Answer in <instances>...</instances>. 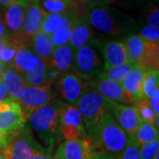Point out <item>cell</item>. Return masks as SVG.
Wrapping results in <instances>:
<instances>
[{"label":"cell","mask_w":159,"mask_h":159,"mask_svg":"<svg viewBox=\"0 0 159 159\" xmlns=\"http://www.w3.org/2000/svg\"><path fill=\"white\" fill-rule=\"evenodd\" d=\"M139 36H141L142 39L147 41V42L159 43L158 29H155L152 27H149V26H145L141 29Z\"/></svg>","instance_id":"d590c367"},{"label":"cell","mask_w":159,"mask_h":159,"mask_svg":"<svg viewBox=\"0 0 159 159\" xmlns=\"http://www.w3.org/2000/svg\"><path fill=\"white\" fill-rule=\"evenodd\" d=\"M88 82L90 89L97 91L110 101L123 104H131L120 83L98 78L89 80Z\"/></svg>","instance_id":"9a60e30c"},{"label":"cell","mask_w":159,"mask_h":159,"mask_svg":"<svg viewBox=\"0 0 159 159\" xmlns=\"http://www.w3.org/2000/svg\"><path fill=\"white\" fill-rule=\"evenodd\" d=\"M153 159H159V154H157V156H156V157H155Z\"/></svg>","instance_id":"681fc988"},{"label":"cell","mask_w":159,"mask_h":159,"mask_svg":"<svg viewBox=\"0 0 159 159\" xmlns=\"http://www.w3.org/2000/svg\"><path fill=\"white\" fill-rule=\"evenodd\" d=\"M46 66L44 62L38 57V63L36 67L29 73L22 74L28 87H42L46 86L45 84V73Z\"/></svg>","instance_id":"f1b7e54d"},{"label":"cell","mask_w":159,"mask_h":159,"mask_svg":"<svg viewBox=\"0 0 159 159\" xmlns=\"http://www.w3.org/2000/svg\"><path fill=\"white\" fill-rule=\"evenodd\" d=\"M89 89L88 80L73 72L63 74L57 82L58 95L65 102L75 106L83 93Z\"/></svg>","instance_id":"ba28073f"},{"label":"cell","mask_w":159,"mask_h":159,"mask_svg":"<svg viewBox=\"0 0 159 159\" xmlns=\"http://www.w3.org/2000/svg\"><path fill=\"white\" fill-rule=\"evenodd\" d=\"M123 43L127 51L129 62L139 66L145 51V41L141 36L133 34L125 38Z\"/></svg>","instance_id":"d4e9b609"},{"label":"cell","mask_w":159,"mask_h":159,"mask_svg":"<svg viewBox=\"0 0 159 159\" xmlns=\"http://www.w3.org/2000/svg\"><path fill=\"white\" fill-rule=\"evenodd\" d=\"M74 52L75 51L69 43L55 48L49 66L62 74L69 73L73 70Z\"/></svg>","instance_id":"44dd1931"},{"label":"cell","mask_w":159,"mask_h":159,"mask_svg":"<svg viewBox=\"0 0 159 159\" xmlns=\"http://www.w3.org/2000/svg\"><path fill=\"white\" fill-rule=\"evenodd\" d=\"M37 4L46 13L72 14L77 17L85 13V9L74 0H38Z\"/></svg>","instance_id":"d6986e66"},{"label":"cell","mask_w":159,"mask_h":159,"mask_svg":"<svg viewBox=\"0 0 159 159\" xmlns=\"http://www.w3.org/2000/svg\"><path fill=\"white\" fill-rule=\"evenodd\" d=\"M45 14V11L37 3H30L25 7L22 32L20 38L17 39L22 45H30L33 36L41 29V25Z\"/></svg>","instance_id":"7c38bea8"},{"label":"cell","mask_w":159,"mask_h":159,"mask_svg":"<svg viewBox=\"0 0 159 159\" xmlns=\"http://www.w3.org/2000/svg\"><path fill=\"white\" fill-rule=\"evenodd\" d=\"M8 39H9V38H2V37H0V50H1V48L7 43Z\"/></svg>","instance_id":"f6af8a7d"},{"label":"cell","mask_w":159,"mask_h":159,"mask_svg":"<svg viewBox=\"0 0 159 159\" xmlns=\"http://www.w3.org/2000/svg\"><path fill=\"white\" fill-rule=\"evenodd\" d=\"M100 50L104 59L103 68H111L130 63L125 43L121 41H106L100 45Z\"/></svg>","instance_id":"5bb4252c"},{"label":"cell","mask_w":159,"mask_h":159,"mask_svg":"<svg viewBox=\"0 0 159 159\" xmlns=\"http://www.w3.org/2000/svg\"><path fill=\"white\" fill-rule=\"evenodd\" d=\"M98 159H106V158H104V157H98Z\"/></svg>","instance_id":"816d5d0a"},{"label":"cell","mask_w":159,"mask_h":159,"mask_svg":"<svg viewBox=\"0 0 159 159\" xmlns=\"http://www.w3.org/2000/svg\"><path fill=\"white\" fill-rule=\"evenodd\" d=\"M0 84H2V80H1V75H0Z\"/></svg>","instance_id":"f5cc1de1"},{"label":"cell","mask_w":159,"mask_h":159,"mask_svg":"<svg viewBox=\"0 0 159 159\" xmlns=\"http://www.w3.org/2000/svg\"><path fill=\"white\" fill-rule=\"evenodd\" d=\"M27 119L19 102L10 110L0 111V150L26 125Z\"/></svg>","instance_id":"30bf717a"},{"label":"cell","mask_w":159,"mask_h":159,"mask_svg":"<svg viewBox=\"0 0 159 159\" xmlns=\"http://www.w3.org/2000/svg\"><path fill=\"white\" fill-rule=\"evenodd\" d=\"M90 139L66 141L58 145L52 159H98Z\"/></svg>","instance_id":"9c48e42d"},{"label":"cell","mask_w":159,"mask_h":159,"mask_svg":"<svg viewBox=\"0 0 159 159\" xmlns=\"http://www.w3.org/2000/svg\"><path fill=\"white\" fill-rule=\"evenodd\" d=\"M145 41V40H144ZM139 67L142 69L159 68V43L145 41V51Z\"/></svg>","instance_id":"4316f807"},{"label":"cell","mask_w":159,"mask_h":159,"mask_svg":"<svg viewBox=\"0 0 159 159\" xmlns=\"http://www.w3.org/2000/svg\"><path fill=\"white\" fill-rule=\"evenodd\" d=\"M159 72L155 69H145L144 79L142 82V97L144 99H149L153 92L158 89Z\"/></svg>","instance_id":"f546056e"},{"label":"cell","mask_w":159,"mask_h":159,"mask_svg":"<svg viewBox=\"0 0 159 159\" xmlns=\"http://www.w3.org/2000/svg\"><path fill=\"white\" fill-rule=\"evenodd\" d=\"M31 159H52V151L45 148L41 152L34 155Z\"/></svg>","instance_id":"b9f144b4"},{"label":"cell","mask_w":159,"mask_h":159,"mask_svg":"<svg viewBox=\"0 0 159 159\" xmlns=\"http://www.w3.org/2000/svg\"><path fill=\"white\" fill-rule=\"evenodd\" d=\"M90 140L99 157L117 159L132 138L120 127L110 111L103 117L95 136Z\"/></svg>","instance_id":"6da1fadb"},{"label":"cell","mask_w":159,"mask_h":159,"mask_svg":"<svg viewBox=\"0 0 159 159\" xmlns=\"http://www.w3.org/2000/svg\"><path fill=\"white\" fill-rule=\"evenodd\" d=\"M86 16L92 29L102 34L117 35L121 33V27L117 22L111 11L104 4H97L86 8Z\"/></svg>","instance_id":"52a82bcc"},{"label":"cell","mask_w":159,"mask_h":159,"mask_svg":"<svg viewBox=\"0 0 159 159\" xmlns=\"http://www.w3.org/2000/svg\"><path fill=\"white\" fill-rule=\"evenodd\" d=\"M113 102L92 89L86 90L77 102V108L85 125L89 139L97 133L103 117L111 111Z\"/></svg>","instance_id":"3957f363"},{"label":"cell","mask_w":159,"mask_h":159,"mask_svg":"<svg viewBox=\"0 0 159 159\" xmlns=\"http://www.w3.org/2000/svg\"><path fill=\"white\" fill-rule=\"evenodd\" d=\"M144 74L145 69L135 66L120 84L131 104L143 98L142 89Z\"/></svg>","instance_id":"e0dca14e"},{"label":"cell","mask_w":159,"mask_h":159,"mask_svg":"<svg viewBox=\"0 0 159 159\" xmlns=\"http://www.w3.org/2000/svg\"><path fill=\"white\" fill-rule=\"evenodd\" d=\"M102 63L97 51L91 45H85L74 52L73 70L87 80L95 79L102 72Z\"/></svg>","instance_id":"8992f818"},{"label":"cell","mask_w":159,"mask_h":159,"mask_svg":"<svg viewBox=\"0 0 159 159\" xmlns=\"http://www.w3.org/2000/svg\"><path fill=\"white\" fill-rule=\"evenodd\" d=\"M62 73L57 71V69L53 68L50 66H47L45 73L46 86L51 87L52 85H54L55 83H57V80L60 79V77L62 76Z\"/></svg>","instance_id":"74e56055"},{"label":"cell","mask_w":159,"mask_h":159,"mask_svg":"<svg viewBox=\"0 0 159 159\" xmlns=\"http://www.w3.org/2000/svg\"><path fill=\"white\" fill-rule=\"evenodd\" d=\"M115 0H101V2H102V4H104V5H109V4H111V3H113Z\"/></svg>","instance_id":"7dc6e473"},{"label":"cell","mask_w":159,"mask_h":159,"mask_svg":"<svg viewBox=\"0 0 159 159\" xmlns=\"http://www.w3.org/2000/svg\"><path fill=\"white\" fill-rule=\"evenodd\" d=\"M30 46L36 56L40 59H42L46 66H49L51 56L55 49L51 43L50 35L44 34L40 30L38 33H36L33 36Z\"/></svg>","instance_id":"cb8c5ba5"},{"label":"cell","mask_w":159,"mask_h":159,"mask_svg":"<svg viewBox=\"0 0 159 159\" xmlns=\"http://www.w3.org/2000/svg\"><path fill=\"white\" fill-rule=\"evenodd\" d=\"M158 129L152 124L148 122H142L136 131L134 136L132 139L136 142V144L141 148L142 146L148 142L158 140Z\"/></svg>","instance_id":"83f0119b"},{"label":"cell","mask_w":159,"mask_h":159,"mask_svg":"<svg viewBox=\"0 0 159 159\" xmlns=\"http://www.w3.org/2000/svg\"><path fill=\"white\" fill-rule=\"evenodd\" d=\"M134 106H135V108L137 109L138 114L142 122H148L155 125V119L157 115L154 112L147 99L142 98L137 101L134 104Z\"/></svg>","instance_id":"1f68e13d"},{"label":"cell","mask_w":159,"mask_h":159,"mask_svg":"<svg viewBox=\"0 0 159 159\" xmlns=\"http://www.w3.org/2000/svg\"><path fill=\"white\" fill-rule=\"evenodd\" d=\"M38 57L32 50L30 45H22L18 49L13 60L12 67L17 70L20 74L32 72L37 66Z\"/></svg>","instance_id":"7402d4cb"},{"label":"cell","mask_w":159,"mask_h":159,"mask_svg":"<svg viewBox=\"0 0 159 159\" xmlns=\"http://www.w3.org/2000/svg\"><path fill=\"white\" fill-rule=\"evenodd\" d=\"M12 4H18L24 7H27L30 3L26 0H0V8L5 10L7 6H11Z\"/></svg>","instance_id":"ab89813d"},{"label":"cell","mask_w":159,"mask_h":159,"mask_svg":"<svg viewBox=\"0 0 159 159\" xmlns=\"http://www.w3.org/2000/svg\"><path fill=\"white\" fill-rule=\"evenodd\" d=\"M147 23L148 26L155 29L159 28V10L157 6L148 4L147 12Z\"/></svg>","instance_id":"8d00e7d4"},{"label":"cell","mask_w":159,"mask_h":159,"mask_svg":"<svg viewBox=\"0 0 159 159\" xmlns=\"http://www.w3.org/2000/svg\"><path fill=\"white\" fill-rule=\"evenodd\" d=\"M0 37L2 38H10L8 31L6 29V24L4 21V18H3V14L0 13Z\"/></svg>","instance_id":"7bdbcfd3"},{"label":"cell","mask_w":159,"mask_h":159,"mask_svg":"<svg viewBox=\"0 0 159 159\" xmlns=\"http://www.w3.org/2000/svg\"><path fill=\"white\" fill-rule=\"evenodd\" d=\"M0 159H5L4 157H3V156H2L1 154H0Z\"/></svg>","instance_id":"f907efd6"},{"label":"cell","mask_w":159,"mask_h":159,"mask_svg":"<svg viewBox=\"0 0 159 159\" xmlns=\"http://www.w3.org/2000/svg\"><path fill=\"white\" fill-rule=\"evenodd\" d=\"M54 99L51 87H27L23 91L19 102L27 119L35 110L46 105Z\"/></svg>","instance_id":"8fae6325"},{"label":"cell","mask_w":159,"mask_h":159,"mask_svg":"<svg viewBox=\"0 0 159 159\" xmlns=\"http://www.w3.org/2000/svg\"><path fill=\"white\" fill-rule=\"evenodd\" d=\"M77 16L72 14L61 13H46L41 25V31L44 34L51 35L57 29H63L73 25Z\"/></svg>","instance_id":"603a6c76"},{"label":"cell","mask_w":159,"mask_h":159,"mask_svg":"<svg viewBox=\"0 0 159 159\" xmlns=\"http://www.w3.org/2000/svg\"><path fill=\"white\" fill-rule=\"evenodd\" d=\"M26 1H28L29 3H37L38 0H26Z\"/></svg>","instance_id":"c3c4849f"},{"label":"cell","mask_w":159,"mask_h":159,"mask_svg":"<svg viewBox=\"0 0 159 159\" xmlns=\"http://www.w3.org/2000/svg\"><path fill=\"white\" fill-rule=\"evenodd\" d=\"M148 102L151 109L157 115L159 113V88L154 91L151 97L148 99Z\"/></svg>","instance_id":"f35d334b"},{"label":"cell","mask_w":159,"mask_h":159,"mask_svg":"<svg viewBox=\"0 0 159 159\" xmlns=\"http://www.w3.org/2000/svg\"><path fill=\"white\" fill-rule=\"evenodd\" d=\"M136 66L132 63H126L119 66L111 67V68H102V72L99 74L97 78L111 80L117 83H121L127 77Z\"/></svg>","instance_id":"484cf974"},{"label":"cell","mask_w":159,"mask_h":159,"mask_svg":"<svg viewBox=\"0 0 159 159\" xmlns=\"http://www.w3.org/2000/svg\"><path fill=\"white\" fill-rule=\"evenodd\" d=\"M75 3H77L79 6L83 7L86 10V8L89 7V6H95L97 4H102L101 0H74Z\"/></svg>","instance_id":"60d3db41"},{"label":"cell","mask_w":159,"mask_h":159,"mask_svg":"<svg viewBox=\"0 0 159 159\" xmlns=\"http://www.w3.org/2000/svg\"><path fill=\"white\" fill-rule=\"evenodd\" d=\"M8 96H9V94H8V91L6 89V86L4 85L3 83L0 84V102L3 101Z\"/></svg>","instance_id":"ee69618b"},{"label":"cell","mask_w":159,"mask_h":159,"mask_svg":"<svg viewBox=\"0 0 159 159\" xmlns=\"http://www.w3.org/2000/svg\"><path fill=\"white\" fill-rule=\"evenodd\" d=\"M74 24L68 27L63 28V29H57V31H55L53 34L50 35V39L54 48L68 44L70 38H71L72 31H73Z\"/></svg>","instance_id":"d6a6232c"},{"label":"cell","mask_w":159,"mask_h":159,"mask_svg":"<svg viewBox=\"0 0 159 159\" xmlns=\"http://www.w3.org/2000/svg\"><path fill=\"white\" fill-rule=\"evenodd\" d=\"M2 83L6 86L9 96L19 101L23 91L28 87L23 75L12 66H7L1 74Z\"/></svg>","instance_id":"ffe728a7"},{"label":"cell","mask_w":159,"mask_h":159,"mask_svg":"<svg viewBox=\"0 0 159 159\" xmlns=\"http://www.w3.org/2000/svg\"><path fill=\"white\" fill-rule=\"evenodd\" d=\"M22 44L14 38H9L7 43L0 50V61L4 63L6 66H12L13 60L18 49Z\"/></svg>","instance_id":"4dcf8cb0"},{"label":"cell","mask_w":159,"mask_h":159,"mask_svg":"<svg viewBox=\"0 0 159 159\" xmlns=\"http://www.w3.org/2000/svg\"><path fill=\"white\" fill-rule=\"evenodd\" d=\"M64 103L53 99L44 106L35 110L28 118L29 128L37 134L45 148L51 151L63 139L59 129V111Z\"/></svg>","instance_id":"7a4b0ae2"},{"label":"cell","mask_w":159,"mask_h":159,"mask_svg":"<svg viewBox=\"0 0 159 159\" xmlns=\"http://www.w3.org/2000/svg\"><path fill=\"white\" fill-rule=\"evenodd\" d=\"M59 129L66 141L89 139L81 115L75 105L63 104L59 111Z\"/></svg>","instance_id":"5b68a950"},{"label":"cell","mask_w":159,"mask_h":159,"mask_svg":"<svg viewBox=\"0 0 159 159\" xmlns=\"http://www.w3.org/2000/svg\"><path fill=\"white\" fill-rule=\"evenodd\" d=\"M159 152V141L156 140L140 148V158L153 159Z\"/></svg>","instance_id":"836d02e7"},{"label":"cell","mask_w":159,"mask_h":159,"mask_svg":"<svg viewBox=\"0 0 159 159\" xmlns=\"http://www.w3.org/2000/svg\"><path fill=\"white\" fill-rule=\"evenodd\" d=\"M6 67H7V66H6V65L2 62V61H0V75L3 74V72L6 70Z\"/></svg>","instance_id":"bcb514c9"},{"label":"cell","mask_w":159,"mask_h":159,"mask_svg":"<svg viewBox=\"0 0 159 159\" xmlns=\"http://www.w3.org/2000/svg\"><path fill=\"white\" fill-rule=\"evenodd\" d=\"M93 29L87 19L86 13H83L74 21L69 44L74 51H77L80 48L88 45L93 39Z\"/></svg>","instance_id":"2e32d148"},{"label":"cell","mask_w":159,"mask_h":159,"mask_svg":"<svg viewBox=\"0 0 159 159\" xmlns=\"http://www.w3.org/2000/svg\"><path fill=\"white\" fill-rule=\"evenodd\" d=\"M117 159H141L140 158V147L133 139L126 146L124 151Z\"/></svg>","instance_id":"e575fe53"},{"label":"cell","mask_w":159,"mask_h":159,"mask_svg":"<svg viewBox=\"0 0 159 159\" xmlns=\"http://www.w3.org/2000/svg\"><path fill=\"white\" fill-rule=\"evenodd\" d=\"M111 112L120 127L131 137L134 136L142 121L140 119L137 109L134 105L114 102Z\"/></svg>","instance_id":"4fadbf2b"},{"label":"cell","mask_w":159,"mask_h":159,"mask_svg":"<svg viewBox=\"0 0 159 159\" xmlns=\"http://www.w3.org/2000/svg\"><path fill=\"white\" fill-rule=\"evenodd\" d=\"M25 7L12 4L4 10L3 18L10 38L19 39L22 32Z\"/></svg>","instance_id":"ac0fdd59"},{"label":"cell","mask_w":159,"mask_h":159,"mask_svg":"<svg viewBox=\"0 0 159 159\" xmlns=\"http://www.w3.org/2000/svg\"><path fill=\"white\" fill-rule=\"evenodd\" d=\"M44 148L36 142L29 125H25L1 149V155L5 159H31Z\"/></svg>","instance_id":"277c9868"}]
</instances>
